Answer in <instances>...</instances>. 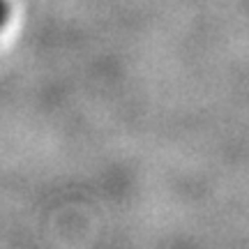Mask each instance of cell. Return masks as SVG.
I'll list each match as a JSON object with an SVG mask.
<instances>
[{
    "label": "cell",
    "mask_w": 249,
    "mask_h": 249,
    "mask_svg": "<svg viewBox=\"0 0 249 249\" xmlns=\"http://www.w3.org/2000/svg\"><path fill=\"white\" fill-rule=\"evenodd\" d=\"M7 18H9V5H7V0H0V30L7 23Z\"/></svg>",
    "instance_id": "obj_1"
}]
</instances>
